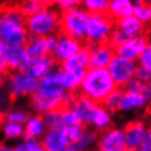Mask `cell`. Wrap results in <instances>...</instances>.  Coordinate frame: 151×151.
I'll use <instances>...</instances> for the list:
<instances>
[{
  "mask_svg": "<svg viewBox=\"0 0 151 151\" xmlns=\"http://www.w3.org/2000/svg\"><path fill=\"white\" fill-rule=\"evenodd\" d=\"M77 92H67L60 87L55 69L39 80V87L29 96V108L33 113L44 115L55 109L68 106Z\"/></svg>",
  "mask_w": 151,
  "mask_h": 151,
  "instance_id": "obj_1",
  "label": "cell"
},
{
  "mask_svg": "<svg viewBox=\"0 0 151 151\" xmlns=\"http://www.w3.org/2000/svg\"><path fill=\"white\" fill-rule=\"evenodd\" d=\"M26 18L16 5H4L0 13V40L8 46H22L29 33L26 27Z\"/></svg>",
  "mask_w": 151,
  "mask_h": 151,
  "instance_id": "obj_2",
  "label": "cell"
},
{
  "mask_svg": "<svg viewBox=\"0 0 151 151\" xmlns=\"http://www.w3.org/2000/svg\"><path fill=\"white\" fill-rule=\"evenodd\" d=\"M115 88L116 85L106 68H88L83 74L78 92L90 97L96 104H101Z\"/></svg>",
  "mask_w": 151,
  "mask_h": 151,
  "instance_id": "obj_3",
  "label": "cell"
},
{
  "mask_svg": "<svg viewBox=\"0 0 151 151\" xmlns=\"http://www.w3.org/2000/svg\"><path fill=\"white\" fill-rule=\"evenodd\" d=\"M115 27V21L104 13H87L85 26V42L87 45H96L109 42L110 35Z\"/></svg>",
  "mask_w": 151,
  "mask_h": 151,
  "instance_id": "obj_4",
  "label": "cell"
},
{
  "mask_svg": "<svg viewBox=\"0 0 151 151\" xmlns=\"http://www.w3.org/2000/svg\"><path fill=\"white\" fill-rule=\"evenodd\" d=\"M26 27L29 35L49 36L59 33L60 13L52 6L44 8L26 18Z\"/></svg>",
  "mask_w": 151,
  "mask_h": 151,
  "instance_id": "obj_5",
  "label": "cell"
},
{
  "mask_svg": "<svg viewBox=\"0 0 151 151\" xmlns=\"http://www.w3.org/2000/svg\"><path fill=\"white\" fill-rule=\"evenodd\" d=\"M4 87L9 92L12 100L16 101L21 97L31 96L39 87V80L23 70L8 72V74H5Z\"/></svg>",
  "mask_w": 151,
  "mask_h": 151,
  "instance_id": "obj_6",
  "label": "cell"
},
{
  "mask_svg": "<svg viewBox=\"0 0 151 151\" xmlns=\"http://www.w3.org/2000/svg\"><path fill=\"white\" fill-rule=\"evenodd\" d=\"M86 18H87V12L81 6H76V8L68 10H62L59 32L80 41H83Z\"/></svg>",
  "mask_w": 151,
  "mask_h": 151,
  "instance_id": "obj_7",
  "label": "cell"
},
{
  "mask_svg": "<svg viewBox=\"0 0 151 151\" xmlns=\"http://www.w3.org/2000/svg\"><path fill=\"white\" fill-rule=\"evenodd\" d=\"M136 68H137L136 62L122 58V56L115 54L110 60V63L108 64L106 69L110 73L113 81L115 82L116 87L124 88L128 82L134 77Z\"/></svg>",
  "mask_w": 151,
  "mask_h": 151,
  "instance_id": "obj_8",
  "label": "cell"
},
{
  "mask_svg": "<svg viewBox=\"0 0 151 151\" xmlns=\"http://www.w3.org/2000/svg\"><path fill=\"white\" fill-rule=\"evenodd\" d=\"M96 151H123L127 149L123 128L110 127L99 133Z\"/></svg>",
  "mask_w": 151,
  "mask_h": 151,
  "instance_id": "obj_9",
  "label": "cell"
},
{
  "mask_svg": "<svg viewBox=\"0 0 151 151\" xmlns=\"http://www.w3.org/2000/svg\"><path fill=\"white\" fill-rule=\"evenodd\" d=\"M56 40H58V33L56 35H49V36L29 35L24 44V47L31 58L49 55L54 50L56 45Z\"/></svg>",
  "mask_w": 151,
  "mask_h": 151,
  "instance_id": "obj_10",
  "label": "cell"
},
{
  "mask_svg": "<svg viewBox=\"0 0 151 151\" xmlns=\"http://www.w3.org/2000/svg\"><path fill=\"white\" fill-rule=\"evenodd\" d=\"M83 41H80L77 39H73L70 36H67L64 33H58V40L54 50L51 52V56L54 58L56 64H60L65 59L74 55L83 46Z\"/></svg>",
  "mask_w": 151,
  "mask_h": 151,
  "instance_id": "obj_11",
  "label": "cell"
},
{
  "mask_svg": "<svg viewBox=\"0 0 151 151\" xmlns=\"http://www.w3.org/2000/svg\"><path fill=\"white\" fill-rule=\"evenodd\" d=\"M149 42H150L149 36L145 35V33L132 36L127 41H124L122 45L115 47V54L122 56V58L137 62L138 56L141 55V52L143 51V49L147 46Z\"/></svg>",
  "mask_w": 151,
  "mask_h": 151,
  "instance_id": "obj_12",
  "label": "cell"
},
{
  "mask_svg": "<svg viewBox=\"0 0 151 151\" xmlns=\"http://www.w3.org/2000/svg\"><path fill=\"white\" fill-rule=\"evenodd\" d=\"M149 126L139 119H134L128 122L123 128L124 138H126L127 149L136 150L146 138V132Z\"/></svg>",
  "mask_w": 151,
  "mask_h": 151,
  "instance_id": "obj_13",
  "label": "cell"
},
{
  "mask_svg": "<svg viewBox=\"0 0 151 151\" xmlns=\"http://www.w3.org/2000/svg\"><path fill=\"white\" fill-rule=\"evenodd\" d=\"M68 106L74 111V114L77 115L78 119H80L82 126L90 127V120H91L92 111L96 106L95 101H92L90 97L82 95V93H80V92H77Z\"/></svg>",
  "mask_w": 151,
  "mask_h": 151,
  "instance_id": "obj_14",
  "label": "cell"
},
{
  "mask_svg": "<svg viewBox=\"0 0 151 151\" xmlns=\"http://www.w3.org/2000/svg\"><path fill=\"white\" fill-rule=\"evenodd\" d=\"M3 59L8 72H17L26 69L31 56L26 50L24 45H22V46H8Z\"/></svg>",
  "mask_w": 151,
  "mask_h": 151,
  "instance_id": "obj_15",
  "label": "cell"
},
{
  "mask_svg": "<svg viewBox=\"0 0 151 151\" xmlns=\"http://www.w3.org/2000/svg\"><path fill=\"white\" fill-rule=\"evenodd\" d=\"M87 45V44H86ZM90 47V63L88 68H106L113 56L115 55V49L109 42L88 45Z\"/></svg>",
  "mask_w": 151,
  "mask_h": 151,
  "instance_id": "obj_16",
  "label": "cell"
},
{
  "mask_svg": "<svg viewBox=\"0 0 151 151\" xmlns=\"http://www.w3.org/2000/svg\"><path fill=\"white\" fill-rule=\"evenodd\" d=\"M55 65H56V62L51 56V54L44 55V56H36V58L29 59L27 67H26V69L23 72L31 74L32 77L37 78V80H41L46 74L51 73L55 69Z\"/></svg>",
  "mask_w": 151,
  "mask_h": 151,
  "instance_id": "obj_17",
  "label": "cell"
},
{
  "mask_svg": "<svg viewBox=\"0 0 151 151\" xmlns=\"http://www.w3.org/2000/svg\"><path fill=\"white\" fill-rule=\"evenodd\" d=\"M88 63H90V47L88 45H83L74 55H72L70 58H68L60 63L59 68L69 72H86L88 69Z\"/></svg>",
  "mask_w": 151,
  "mask_h": 151,
  "instance_id": "obj_18",
  "label": "cell"
},
{
  "mask_svg": "<svg viewBox=\"0 0 151 151\" xmlns=\"http://www.w3.org/2000/svg\"><path fill=\"white\" fill-rule=\"evenodd\" d=\"M41 142L46 151H63L69 145V139L63 128L47 129L41 137Z\"/></svg>",
  "mask_w": 151,
  "mask_h": 151,
  "instance_id": "obj_19",
  "label": "cell"
},
{
  "mask_svg": "<svg viewBox=\"0 0 151 151\" xmlns=\"http://www.w3.org/2000/svg\"><path fill=\"white\" fill-rule=\"evenodd\" d=\"M85 72H69L64 70L62 68H55V76L58 83L64 91L67 92H78L81 82L83 80Z\"/></svg>",
  "mask_w": 151,
  "mask_h": 151,
  "instance_id": "obj_20",
  "label": "cell"
},
{
  "mask_svg": "<svg viewBox=\"0 0 151 151\" xmlns=\"http://www.w3.org/2000/svg\"><path fill=\"white\" fill-rule=\"evenodd\" d=\"M149 106V101L141 92H134L123 88L122 103H120V111H138L143 110Z\"/></svg>",
  "mask_w": 151,
  "mask_h": 151,
  "instance_id": "obj_21",
  "label": "cell"
},
{
  "mask_svg": "<svg viewBox=\"0 0 151 151\" xmlns=\"http://www.w3.org/2000/svg\"><path fill=\"white\" fill-rule=\"evenodd\" d=\"M113 113H110L104 105L101 104H96L95 109L92 111L91 115V120H90V127L92 129L100 132H103L108 128L113 127Z\"/></svg>",
  "mask_w": 151,
  "mask_h": 151,
  "instance_id": "obj_22",
  "label": "cell"
},
{
  "mask_svg": "<svg viewBox=\"0 0 151 151\" xmlns=\"http://www.w3.org/2000/svg\"><path fill=\"white\" fill-rule=\"evenodd\" d=\"M24 128V138H32V139H41V137L47 131V127L45 124L44 116L40 114L29 115L28 119L23 124Z\"/></svg>",
  "mask_w": 151,
  "mask_h": 151,
  "instance_id": "obj_23",
  "label": "cell"
},
{
  "mask_svg": "<svg viewBox=\"0 0 151 151\" xmlns=\"http://www.w3.org/2000/svg\"><path fill=\"white\" fill-rule=\"evenodd\" d=\"M106 13L114 21L133 14V0H109Z\"/></svg>",
  "mask_w": 151,
  "mask_h": 151,
  "instance_id": "obj_24",
  "label": "cell"
},
{
  "mask_svg": "<svg viewBox=\"0 0 151 151\" xmlns=\"http://www.w3.org/2000/svg\"><path fill=\"white\" fill-rule=\"evenodd\" d=\"M115 26L119 27L120 29H123L129 37L145 33V23H142V22L139 21L137 17H134L133 14L115 21Z\"/></svg>",
  "mask_w": 151,
  "mask_h": 151,
  "instance_id": "obj_25",
  "label": "cell"
},
{
  "mask_svg": "<svg viewBox=\"0 0 151 151\" xmlns=\"http://www.w3.org/2000/svg\"><path fill=\"white\" fill-rule=\"evenodd\" d=\"M0 133L4 136V138L8 139V141H19V139L24 138V128L23 124L1 120Z\"/></svg>",
  "mask_w": 151,
  "mask_h": 151,
  "instance_id": "obj_26",
  "label": "cell"
},
{
  "mask_svg": "<svg viewBox=\"0 0 151 151\" xmlns=\"http://www.w3.org/2000/svg\"><path fill=\"white\" fill-rule=\"evenodd\" d=\"M97 137H99V132L92 129L91 127H85L83 132H82L80 139L74 143L78 151H90L93 147H96Z\"/></svg>",
  "mask_w": 151,
  "mask_h": 151,
  "instance_id": "obj_27",
  "label": "cell"
},
{
  "mask_svg": "<svg viewBox=\"0 0 151 151\" xmlns=\"http://www.w3.org/2000/svg\"><path fill=\"white\" fill-rule=\"evenodd\" d=\"M133 16L145 24L151 23V1L133 0Z\"/></svg>",
  "mask_w": 151,
  "mask_h": 151,
  "instance_id": "obj_28",
  "label": "cell"
},
{
  "mask_svg": "<svg viewBox=\"0 0 151 151\" xmlns=\"http://www.w3.org/2000/svg\"><path fill=\"white\" fill-rule=\"evenodd\" d=\"M28 116H29V113L22 108H8L5 111H3L0 114L1 120L19 123V124H24L26 120L28 119Z\"/></svg>",
  "mask_w": 151,
  "mask_h": 151,
  "instance_id": "obj_29",
  "label": "cell"
},
{
  "mask_svg": "<svg viewBox=\"0 0 151 151\" xmlns=\"http://www.w3.org/2000/svg\"><path fill=\"white\" fill-rule=\"evenodd\" d=\"M122 95H123V88L116 87L114 91L110 92L105 97L101 105H104L110 113H118L120 111V103H122Z\"/></svg>",
  "mask_w": 151,
  "mask_h": 151,
  "instance_id": "obj_30",
  "label": "cell"
},
{
  "mask_svg": "<svg viewBox=\"0 0 151 151\" xmlns=\"http://www.w3.org/2000/svg\"><path fill=\"white\" fill-rule=\"evenodd\" d=\"M42 116H44V120H45V124H46L47 129L63 128V108L45 113Z\"/></svg>",
  "mask_w": 151,
  "mask_h": 151,
  "instance_id": "obj_31",
  "label": "cell"
},
{
  "mask_svg": "<svg viewBox=\"0 0 151 151\" xmlns=\"http://www.w3.org/2000/svg\"><path fill=\"white\" fill-rule=\"evenodd\" d=\"M14 151H46L41 142V139L22 138L14 146Z\"/></svg>",
  "mask_w": 151,
  "mask_h": 151,
  "instance_id": "obj_32",
  "label": "cell"
},
{
  "mask_svg": "<svg viewBox=\"0 0 151 151\" xmlns=\"http://www.w3.org/2000/svg\"><path fill=\"white\" fill-rule=\"evenodd\" d=\"M81 5L87 13H104L108 10L109 0H82Z\"/></svg>",
  "mask_w": 151,
  "mask_h": 151,
  "instance_id": "obj_33",
  "label": "cell"
},
{
  "mask_svg": "<svg viewBox=\"0 0 151 151\" xmlns=\"http://www.w3.org/2000/svg\"><path fill=\"white\" fill-rule=\"evenodd\" d=\"M17 6L19 9V12L24 16V18H27L29 16H32V14L40 12L41 9H44V6L39 1H36V0H21L17 4Z\"/></svg>",
  "mask_w": 151,
  "mask_h": 151,
  "instance_id": "obj_34",
  "label": "cell"
},
{
  "mask_svg": "<svg viewBox=\"0 0 151 151\" xmlns=\"http://www.w3.org/2000/svg\"><path fill=\"white\" fill-rule=\"evenodd\" d=\"M63 129L65 132L68 139H69V143H76L80 139L82 132L85 129V126H82V124H72V126L64 127Z\"/></svg>",
  "mask_w": 151,
  "mask_h": 151,
  "instance_id": "obj_35",
  "label": "cell"
},
{
  "mask_svg": "<svg viewBox=\"0 0 151 151\" xmlns=\"http://www.w3.org/2000/svg\"><path fill=\"white\" fill-rule=\"evenodd\" d=\"M128 39H129V36H128L123 29H120L119 27L115 26L114 29H113V32H111V35H110V39H109V44L115 49L116 46L122 45L124 41H127Z\"/></svg>",
  "mask_w": 151,
  "mask_h": 151,
  "instance_id": "obj_36",
  "label": "cell"
},
{
  "mask_svg": "<svg viewBox=\"0 0 151 151\" xmlns=\"http://www.w3.org/2000/svg\"><path fill=\"white\" fill-rule=\"evenodd\" d=\"M136 63H137V65H141L151 72V42L147 44V46L143 49V51L138 56Z\"/></svg>",
  "mask_w": 151,
  "mask_h": 151,
  "instance_id": "obj_37",
  "label": "cell"
},
{
  "mask_svg": "<svg viewBox=\"0 0 151 151\" xmlns=\"http://www.w3.org/2000/svg\"><path fill=\"white\" fill-rule=\"evenodd\" d=\"M10 103H13V100L9 92L5 90V87H0V114L9 108Z\"/></svg>",
  "mask_w": 151,
  "mask_h": 151,
  "instance_id": "obj_38",
  "label": "cell"
},
{
  "mask_svg": "<svg viewBox=\"0 0 151 151\" xmlns=\"http://www.w3.org/2000/svg\"><path fill=\"white\" fill-rule=\"evenodd\" d=\"M82 4V0H54V5H56L62 10H68L76 6H80Z\"/></svg>",
  "mask_w": 151,
  "mask_h": 151,
  "instance_id": "obj_39",
  "label": "cell"
},
{
  "mask_svg": "<svg viewBox=\"0 0 151 151\" xmlns=\"http://www.w3.org/2000/svg\"><path fill=\"white\" fill-rule=\"evenodd\" d=\"M134 77L137 78V80H139L141 82H143V83H147V82H151V72L147 70L146 68H143L141 65H137Z\"/></svg>",
  "mask_w": 151,
  "mask_h": 151,
  "instance_id": "obj_40",
  "label": "cell"
},
{
  "mask_svg": "<svg viewBox=\"0 0 151 151\" xmlns=\"http://www.w3.org/2000/svg\"><path fill=\"white\" fill-rule=\"evenodd\" d=\"M143 86H145V83H143V82H141L139 80H137L136 77H133V78H132V80H131V81L126 85V87H124V90H129V91L141 92V93H142Z\"/></svg>",
  "mask_w": 151,
  "mask_h": 151,
  "instance_id": "obj_41",
  "label": "cell"
},
{
  "mask_svg": "<svg viewBox=\"0 0 151 151\" xmlns=\"http://www.w3.org/2000/svg\"><path fill=\"white\" fill-rule=\"evenodd\" d=\"M142 95L146 97V100L149 101V104H151V82L145 83L143 90H142Z\"/></svg>",
  "mask_w": 151,
  "mask_h": 151,
  "instance_id": "obj_42",
  "label": "cell"
},
{
  "mask_svg": "<svg viewBox=\"0 0 151 151\" xmlns=\"http://www.w3.org/2000/svg\"><path fill=\"white\" fill-rule=\"evenodd\" d=\"M134 151H151V141L145 139V141H143Z\"/></svg>",
  "mask_w": 151,
  "mask_h": 151,
  "instance_id": "obj_43",
  "label": "cell"
},
{
  "mask_svg": "<svg viewBox=\"0 0 151 151\" xmlns=\"http://www.w3.org/2000/svg\"><path fill=\"white\" fill-rule=\"evenodd\" d=\"M36 1H39L44 8H49V6L54 5V0H36Z\"/></svg>",
  "mask_w": 151,
  "mask_h": 151,
  "instance_id": "obj_44",
  "label": "cell"
},
{
  "mask_svg": "<svg viewBox=\"0 0 151 151\" xmlns=\"http://www.w3.org/2000/svg\"><path fill=\"white\" fill-rule=\"evenodd\" d=\"M6 49H8V45H6L3 40H0V58H3V56H4Z\"/></svg>",
  "mask_w": 151,
  "mask_h": 151,
  "instance_id": "obj_45",
  "label": "cell"
},
{
  "mask_svg": "<svg viewBox=\"0 0 151 151\" xmlns=\"http://www.w3.org/2000/svg\"><path fill=\"white\" fill-rule=\"evenodd\" d=\"M8 73V69H6L5 62L3 58H0V74H6Z\"/></svg>",
  "mask_w": 151,
  "mask_h": 151,
  "instance_id": "obj_46",
  "label": "cell"
},
{
  "mask_svg": "<svg viewBox=\"0 0 151 151\" xmlns=\"http://www.w3.org/2000/svg\"><path fill=\"white\" fill-rule=\"evenodd\" d=\"M0 151H14V147L6 145L5 142H0Z\"/></svg>",
  "mask_w": 151,
  "mask_h": 151,
  "instance_id": "obj_47",
  "label": "cell"
},
{
  "mask_svg": "<svg viewBox=\"0 0 151 151\" xmlns=\"http://www.w3.org/2000/svg\"><path fill=\"white\" fill-rule=\"evenodd\" d=\"M63 151H78V149L76 147L74 143H69V145H68Z\"/></svg>",
  "mask_w": 151,
  "mask_h": 151,
  "instance_id": "obj_48",
  "label": "cell"
},
{
  "mask_svg": "<svg viewBox=\"0 0 151 151\" xmlns=\"http://www.w3.org/2000/svg\"><path fill=\"white\" fill-rule=\"evenodd\" d=\"M5 83V74H0V87H4Z\"/></svg>",
  "mask_w": 151,
  "mask_h": 151,
  "instance_id": "obj_49",
  "label": "cell"
},
{
  "mask_svg": "<svg viewBox=\"0 0 151 151\" xmlns=\"http://www.w3.org/2000/svg\"><path fill=\"white\" fill-rule=\"evenodd\" d=\"M145 139H149V141H151V128L149 127L147 128V132H146V138Z\"/></svg>",
  "mask_w": 151,
  "mask_h": 151,
  "instance_id": "obj_50",
  "label": "cell"
},
{
  "mask_svg": "<svg viewBox=\"0 0 151 151\" xmlns=\"http://www.w3.org/2000/svg\"><path fill=\"white\" fill-rule=\"evenodd\" d=\"M3 8H4V4H1V3H0V13H1V10H3Z\"/></svg>",
  "mask_w": 151,
  "mask_h": 151,
  "instance_id": "obj_51",
  "label": "cell"
},
{
  "mask_svg": "<svg viewBox=\"0 0 151 151\" xmlns=\"http://www.w3.org/2000/svg\"><path fill=\"white\" fill-rule=\"evenodd\" d=\"M123 151H134V150H131V149H126V150H123Z\"/></svg>",
  "mask_w": 151,
  "mask_h": 151,
  "instance_id": "obj_52",
  "label": "cell"
},
{
  "mask_svg": "<svg viewBox=\"0 0 151 151\" xmlns=\"http://www.w3.org/2000/svg\"><path fill=\"white\" fill-rule=\"evenodd\" d=\"M0 128H1V118H0Z\"/></svg>",
  "mask_w": 151,
  "mask_h": 151,
  "instance_id": "obj_53",
  "label": "cell"
},
{
  "mask_svg": "<svg viewBox=\"0 0 151 151\" xmlns=\"http://www.w3.org/2000/svg\"><path fill=\"white\" fill-rule=\"evenodd\" d=\"M149 127H150V128H151V122H150V126H149Z\"/></svg>",
  "mask_w": 151,
  "mask_h": 151,
  "instance_id": "obj_54",
  "label": "cell"
},
{
  "mask_svg": "<svg viewBox=\"0 0 151 151\" xmlns=\"http://www.w3.org/2000/svg\"><path fill=\"white\" fill-rule=\"evenodd\" d=\"M147 1H151V0H147Z\"/></svg>",
  "mask_w": 151,
  "mask_h": 151,
  "instance_id": "obj_55",
  "label": "cell"
}]
</instances>
